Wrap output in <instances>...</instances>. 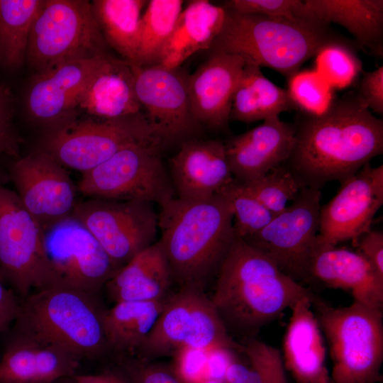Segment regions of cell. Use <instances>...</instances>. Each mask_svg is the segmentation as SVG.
<instances>
[{
  "label": "cell",
  "instance_id": "obj_1",
  "mask_svg": "<svg viewBox=\"0 0 383 383\" xmlns=\"http://www.w3.org/2000/svg\"><path fill=\"white\" fill-rule=\"evenodd\" d=\"M292 153L284 165L306 187L353 175L383 152V121L356 91L336 97L322 114L301 113Z\"/></svg>",
  "mask_w": 383,
  "mask_h": 383
},
{
  "label": "cell",
  "instance_id": "obj_2",
  "mask_svg": "<svg viewBox=\"0 0 383 383\" xmlns=\"http://www.w3.org/2000/svg\"><path fill=\"white\" fill-rule=\"evenodd\" d=\"M228 331L254 337L298 301H324L284 273L270 258L235 235L210 298Z\"/></svg>",
  "mask_w": 383,
  "mask_h": 383
},
{
  "label": "cell",
  "instance_id": "obj_3",
  "mask_svg": "<svg viewBox=\"0 0 383 383\" xmlns=\"http://www.w3.org/2000/svg\"><path fill=\"white\" fill-rule=\"evenodd\" d=\"M160 207L158 241L172 282L204 292L235 238L228 201L221 194L201 201L174 197Z\"/></svg>",
  "mask_w": 383,
  "mask_h": 383
},
{
  "label": "cell",
  "instance_id": "obj_4",
  "mask_svg": "<svg viewBox=\"0 0 383 383\" xmlns=\"http://www.w3.org/2000/svg\"><path fill=\"white\" fill-rule=\"evenodd\" d=\"M225 9L224 23L211 52L238 55L245 64L273 69L287 79L323 45L344 38L330 24L314 18H289Z\"/></svg>",
  "mask_w": 383,
  "mask_h": 383
},
{
  "label": "cell",
  "instance_id": "obj_5",
  "mask_svg": "<svg viewBox=\"0 0 383 383\" xmlns=\"http://www.w3.org/2000/svg\"><path fill=\"white\" fill-rule=\"evenodd\" d=\"M25 298L14 322L16 332L57 345L80 360L98 358L109 350L106 310L97 294L58 283Z\"/></svg>",
  "mask_w": 383,
  "mask_h": 383
},
{
  "label": "cell",
  "instance_id": "obj_6",
  "mask_svg": "<svg viewBox=\"0 0 383 383\" xmlns=\"http://www.w3.org/2000/svg\"><path fill=\"white\" fill-rule=\"evenodd\" d=\"M313 309L328 345L333 383L382 382V311L354 301L344 307L323 301Z\"/></svg>",
  "mask_w": 383,
  "mask_h": 383
},
{
  "label": "cell",
  "instance_id": "obj_7",
  "mask_svg": "<svg viewBox=\"0 0 383 383\" xmlns=\"http://www.w3.org/2000/svg\"><path fill=\"white\" fill-rule=\"evenodd\" d=\"M86 0H47L33 23L26 61L35 74L63 62L107 52Z\"/></svg>",
  "mask_w": 383,
  "mask_h": 383
},
{
  "label": "cell",
  "instance_id": "obj_8",
  "mask_svg": "<svg viewBox=\"0 0 383 383\" xmlns=\"http://www.w3.org/2000/svg\"><path fill=\"white\" fill-rule=\"evenodd\" d=\"M189 348L243 350L229 335L211 299L203 291L183 288L169 295L148 338L138 350L140 360L174 355Z\"/></svg>",
  "mask_w": 383,
  "mask_h": 383
},
{
  "label": "cell",
  "instance_id": "obj_9",
  "mask_svg": "<svg viewBox=\"0 0 383 383\" xmlns=\"http://www.w3.org/2000/svg\"><path fill=\"white\" fill-rule=\"evenodd\" d=\"M164 145L137 143L82 173L77 190L89 199L140 201L160 206L176 197L160 155Z\"/></svg>",
  "mask_w": 383,
  "mask_h": 383
},
{
  "label": "cell",
  "instance_id": "obj_10",
  "mask_svg": "<svg viewBox=\"0 0 383 383\" xmlns=\"http://www.w3.org/2000/svg\"><path fill=\"white\" fill-rule=\"evenodd\" d=\"M137 143H165L143 113L100 121L72 120L48 132L41 150L66 169L84 173Z\"/></svg>",
  "mask_w": 383,
  "mask_h": 383
},
{
  "label": "cell",
  "instance_id": "obj_11",
  "mask_svg": "<svg viewBox=\"0 0 383 383\" xmlns=\"http://www.w3.org/2000/svg\"><path fill=\"white\" fill-rule=\"evenodd\" d=\"M0 277L26 297L58 284L48 257L44 230L15 191L0 185Z\"/></svg>",
  "mask_w": 383,
  "mask_h": 383
},
{
  "label": "cell",
  "instance_id": "obj_12",
  "mask_svg": "<svg viewBox=\"0 0 383 383\" xmlns=\"http://www.w3.org/2000/svg\"><path fill=\"white\" fill-rule=\"evenodd\" d=\"M321 190L302 187L261 231L243 239L295 281L309 282V265L319 231Z\"/></svg>",
  "mask_w": 383,
  "mask_h": 383
},
{
  "label": "cell",
  "instance_id": "obj_13",
  "mask_svg": "<svg viewBox=\"0 0 383 383\" xmlns=\"http://www.w3.org/2000/svg\"><path fill=\"white\" fill-rule=\"evenodd\" d=\"M72 215L119 268L156 242L158 213L150 202L89 199L77 202Z\"/></svg>",
  "mask_w": 383,
  "mask_h": 383
},
{
  "label": "cell",
  "instance_id": "obj_14",
  "mask_svg": "<svg viewBox=\"0 0 383 383\" xmlns=\"http://www.w3.org/2000/svg\"><path fill=\"white\" fill-rule=\"evenodd\" d=\"M58 283L97 294L120 269L91 233L71 215L44 231Z\"/></svg>",
  "mask_w": 383,
  "mask_h": 383
},
{
  "label": "cell",
  "instance_id": "obj_15",
  "mask_svg": "<svg viewBox=\"0 0 383 383\" xmlns=\"http://www.w3.org/2000/svg\"><path fill=\"white\" fill-rule=\"evenodd\" d=\"M337 194L321 206L316 243L335 246L357 240L371 230L373 219L383 204V165L366 164L341 181Z\"/></svg>",
  "mask_w": 383,
  "mask_h": 383
},
{
  "label": "cell",
  "instance_id": "obj_16",
  "mask_svg": "<svg viewBox=\"0 0 383 383\" xmlns=\"http://www.w3.org/2000/svg\"><path fill=\"white\" fill-rule=\"evenodd\" d=\"M9 176L22 204L44 231L72 214L77 187L67 169L46 152L15 160Z\"/></svg>",
  "mask_w": 383,
  "mask_h": 383
},
{
  "label": "cell",
  "instance_id": "obj_17",
  "mask_svg": "<svg viewBox=\"0 0 383 383\" xmlns=\"http://www.w3.org/2000/svg\"><path fill=\"white\" fill-rule=\"evenodd\" d=\"M133 66L135 94L150 123L165 143L190 139L201 126L192 113L188 76L179 67Z\"/></svg>",
  "mask_w": 383,
  "mask_h": 383
},
{
  "label": "cell",
  "instance_id": "obj_18",
  "mask_svg": "<svg viewBox=\"0 0 383 383\" xmlns=\"http://www.w3.org/2000/svg\"><path fill=\"white\" fill-rule=\"evenodd\" d=\"M106 53L67 61L35 74L26 99L31 119L48 126V132L73 120L70 115Z\"/></svg>",
  "mask_w": 383,
  "mask_h": 383
},
{
  "label": "cell",
  "instance_id": "obj_19",
  "mask_svg": "<svg viewBox=\"0 0 383 383\" xmlns=\"http://www.w3.org/2000/svg\"><path fill=\"white\" fill-rule=\"evenodd\" d=\"M177 198L201 201L219 194L233 182L223 142L190 138L169 162Z\"/></svg>",
  "mask_w": 383,
  "mask_h": 383
},
{
  "label": "cell",
  "instance_id": "obj_20",
  "mask_svg": "<svg viewBox=\"0 0 383 383\" xmlns=\"http://www.w3.org/2000/svg\"><path fill=\"white\" fill-rule=\"evenodd\" d=\"M295 131L294 124L277 116L228 140L225 149L234 179L248 183L284 164L292 153Z\"/></svg>",
  "mask_w": 383,
  "mask_h": 383
},
{
  "label": "cell",
  "instance_id": "obj_21",
  "mask_svg": "<svg viewBox=\"0 0 383 383\" xmlns=\"http://www.w3.org/2000/svg\"><path fill=\"white\" fill-rule=\"evenodd\" d=\"M238 55L211 52L209 57L188 76L192 115L202 127L227 126L234 91L245 65Z\"/></svg>",
  "mask_w": 383,
  "mask_h": 383
},
{
  "label": "cell",
  "instance_id": "obj_22",
  "mask_svg": "<svg viewBox=\"0 0 383 383\" xmlns=\"http://www.w3.org/2000/svg\"><path fill=\"white\" fill-rule=\"evenodd\" d=\"M308 274L309 282L344 290L354 302L383 311V277L357 251L316 243Z\"/></svg>",
  "mask_w": 383,
  "mask_h": 383
},
{
  "label": "cell",
  "instance_id": "obj_23",
  "mask_svg": "<svg viewBox=\"0 0 383 383\" xmlns=\"http://www.w3.org/2000/svg\"><path fill=\"white\" fill-rule=\"evenodd\" d=\"M0 360V383H50L76 374L80 359L53 344L14 332Z\"/></svg>",
  "mask_w": 383,
  "mask_h": 383
},
{
  "label": "cell",
  "instance_id": "obj_24",
  "mask_svg": "<svg viewBox=\"0 0 383 383\" xmlns=\"http://www.w3.org/2000/svg\"><path fill=\"white\" fill-rule=\"evenodd\" d=\"M309 299L298 301L283 338L284 367L295 383H333L326 364L323 335Z\"/></svg>",
  "mask_w": 383,
  "mask_h": 383
},
{
  "label": "cell",
  "instance_id": "obj_25",
  "mask_svg": "<svg viewBox=\"0 0 383 383\" xmlns=\"http://www.w3.org/2000/svg\"><path fill=\"white\" fill-rule=\"evenodd\" d=\"M78 106L101 119L142 113L135 90L133 65L106 53L91 78Z\"/></svg>",
  "mask_w": 383,
  "mask_h": 383
},
{
  "label": "cell",
  "instance_id": "obj_26",
  "mask_svg": "<svg viewBox=\"0 0 383 383\" xmlns=\"http://www.w3.org/2000/svg\"><path fill=\"white\" fill-rule=\"evenodd\" d=\"M172 282L157 240L134 256L106 284L108 294L118 301H155L166 299Z\"/></svg>",
  "mask_w": 383,
  "mask_h": 383
},
{
  "label": "cell",
  "instance_id": "obj_27",
  "mask_svg": "<svg viewBox=\"0 0 383 383\" xmlns=\"http://www.w3.org/2000/svg\"><path fill=\"white\" fill-rule=\"evenodd\" d=\"M226 9L207 0H193L183 8L159 62L174 69L200 50H209L221 32Z\"/></svg>",
  "mask_w": 383,
  "mask_h": 383
},
{
  "label": "cell",
  "instance_id": "obj_28",
  "mask_svg": "<svg viewBox=\"0 0 383 383\" xmlns=\"http://www.w3.org/2000/svg\"><path fill=\"white\" fill-rule=\"evenodd\" d=\"M309 15L344 27L357 46L383 55L382 0H304Z\"/></svg>",
  "mask_w": 383,
  "mask_h": 383
},
{
  "label": "cell",
  "instance_id": "obj_29",
  "mask_svg": "<svg viewBox=\"0 0 383 383\" xmlns=\"http://www.w3.org/2000/svg\"><path fill=\"white\" fill-rule=\"evenodd\" d=\"M294 109L286 89L269 80L260 67L245 64L234 91L230 121L250 123Z\"/></svg>",
  "mask_w": 383,
  "mask_h": 383
},
{
  "label": "cell",
  "instance_id": "obj_30",
  "mask_svg": "<svg viewBox=\"0 0 383 383\" xmlns=\"http://www.w3.org/2000/svg\"><path fill=\"white\" fill-rule=\"evenodd\" d=\"M167 297L155 301H118L106 310L104 331L109 350L137 353L155 326Z\"/></svg>",
  "mask_w": 383,
  "mask_h": 383
},
{
  "label": "cell",
  "instance_id": "obj_31",
  "mask_svg": "<svg viewBox=\"0 0 383 383\" xmlns=\"http://www.w3.org/2000/svg\"><path fill=\"white\" fill-rule=\"evenodd\" d=\"M145 0H95L93 13L108 45L135 65Z\"/></svg>",
  "mask_w": 383,
  "mask_h": 383
},
{
  "label": "cell",
  "instance_id": "obj_32",
  "mask_svg": "<svg viewBox=\"0 0 383 383\" xmlns=\"http://www.w3.org/2000/svg\"><path fill=\"white\" fill-rule=\"evenodd\" d=\"M43 1H0V63L14 69L26 61L31 27Z\"/></svg>",
  "mask_w": 383,
  "mask_h": 383
},
{
  "label": "cell",
  "instance_id": "obj_33",
  "mask_svg": "<svg viewBox=\"0 0 383 383\" xmlns=\"http://www.w3.org/2000/svg\"><path fill=\"white\" fill-rule=\"evenodd\" d=\"M182 0L148 1L141 18L136 62L138 67L159 64L183 9Z\"/></svg>",
  "mask_w": 383,
  "mask_h": 383
},
{
  "label": "cell",
  "instance_id": "obj_34",
  "mask_svg": "<svg viewBox=\"0 0 383 383\" xmlns=\"http://www.w3.org/2000/svg\"><path fill=\"white\" fill-rule=\"evenodd\" d=\"M357 47L344 38L326 43L315 55V71L334 90L351 86L362 72Z\"/></svg>",
  "mask_w": 383,
  "mask_h": 383
},
{
  "label": "cell",
  "instance_id": "obj_35",
  "mask_svg": "<svg viewBox=\"0 0 383 383\" xmlns=\"http://www.w3.org/2000/svg\"><path fill=\"white\" fill-rule=\"evenodd\" d=\"M228 201L235 235L245 238L261 231L275 216L240 182H233L220 193Z\"/></svg>",
  "mask_w": 383,
  "mask_h": 383
},
{
  "label": "cell",
  "instance_id": "obj_36",
  "mask_svg": "<svg viewBox=\"0 0 383 383\" xmlns=\"http://www.w3.org/2000/svg\"><path fill=\"white\" fill-rule=\"evenodd\" d=\"M286 90L296 110L310 116L323 113L336 98L335 90L315 70H299L293 74L288 78Z\"/></svg>",
  "mask_w": 383,
  "mask_h": 383
},
{
  "label": "cell",
  "instance_id": "obj_37",
  "mask_svg": "<svg viewBox=\"0 0 383 383\" xmlns=\"http://www.w3.org/2000/svg\"><path fill=\"white\" fill-rule=\"evenodd\" d=\"M242 184L275 216L282 211L304 187L284 164L255 181Z\"/></svg>",
  "mask_w": 383,
  "mask_h": 383
},
{
  "label": "cell",
  "instance_id": "obj_38",
  "mask_svg": "<svg viewBox=\"0 0 383 383\" xmlns=\"http://www.w3.org/2000/svg\"><path fill=\"white\" fill-rule=\"evenodd\" d=\"M243 353L260 372L264 383H288L282 354L277 348L249 337L243 344Z\"/></svg>",
  "mask_w": 383,
  "mask_h": 383
},
{
  "label": "cell",
  "instance_id": "obj_39",
  "mask_svg": "<svg viewBox=\"0 0 383 383\" xmlns=\"http://www.w3.org/2000/svg\"><path fill=\"white\" fill-rule=\"evenodd\" d=\"M225 9L240 13H257L284 18H310L300 0H231Z\"/></svg>",
  "mask_w": 383,
  "mask_h": 383
},
{
  "label": "cell",
  "instance_id": "obj_40",
  "mask_svg": "<svg viewBox=\"0 0 383 383\" xmlns=\"http://www.w3.org/2000/svg\"><path fill=\"white\" fill-rule=\"evenodd\" d=\"M131 383H184L172 367L139 360L125 366Z\"/></svg>",
  "mask_w": 383,
  "mask_h": 383
},
{
  "label": "cell",
  "instance_id": "obj_41",
  "mask_svg": "<svg viewBox=\"0 0 383 383\" xmlns=\"http://www.w3.org/2000/svg\"><path fill=\"white\" fill-rule=\"evenodd\" d=\"M172 369L184 383L196 382L206 377L207 352L185 348L174 355Z\"/></svg>",
  "mask_w": 383,
  "mask_h": 383
},
{
  "label": "cell",
  "instance_id": "obj_42",
  "mask_svg": "<svg viewBox=\"0 0 383 383\" xmlns=\"http://www.w3.org/2000/svg\"><path fill=\"white\" fill-rule=\"evenodd\" d=\"M356 91L366 106L378 115L383 114V66L363 72Z\"/></svg>",
  "mask_w": 383,
  "mask_h": 383
},
{
  "label": "cell",
  "instance_id": "obj_43",
  "mask_svg": "<svg viewBox=\"0 0 383 383\" xmlns=\"http://www.w3.org/2000/svg\"><path fill=\"white\" fill-rule=\"evenodd\" d=\"M355 246L376 272L383 277V233L370 230L357 240Z\"/></svg>",
  "mask_w": 383,
  "mask_h": 383
},
{
  "label": "cell",
  "instance_id": "obj_44",
  "mask_svg": "<svg viewBox=\"0 0 383 383\" xmlns=\"http://www.w3.org/2000/svg\"><path fill=\"white\" fill-rule=\"evenodd\" d=\"M20 139L12 126L11 121L0 118V185L9 181L8 171L2 166V160L19 157Z\"/></svg>",
  "mask_w": 383,
  "mask_h": 383
},
{
  "label": "cell",
  "instance_id": "obj_45",
  "mask_svg": "<svg viewBox=\"0 0 383 383\" xmlns=\"http://www.w3.org/2000/svg\"><path fill=\"white\" fill-rule=\"evenodd\" d=\"M20 308L21 304L13 291L6 287L0 277V333L16 321Z\"/></svg>",
  "mask_w": 383,
  "mask_h": 383
},
{
  "label": "cell",
  "instance_id": "obj_46",
  "mask_svg": "<svg viewBox=\"0 0 383 383\" xmlns=\"http://www.w3.org/2000/svg\"><path fill=\"white\" fill-rule=\"evenodd\" d=\"M76 383H131L126 376L108 372L100 374H74Z\"/></svg>",
  "mask_w": 383,
  "mask_h": 383
},
{
  "label": "cell",
  "instance_id": "obj_47",
  "mask_svg": "<svg viewBox=\"0 0 383 383\" xmlns=\"http://www.w3.org/2000/svg\"><path fill=\"white\" fill-rule=\"evenodd\" d=\"M0 118L11 121L10 111H9V105L7 98L0 86Z\"/></svg>",
  "mask_w": 383,
  "mask_h": 383
},
{
  "label": "cell",
  "instance_id": "obj_48",
  "mask_svg": "<svg viewBox=\"0 0 383 383\" xmlns=\"http://www.w3.org/2000/svg\"><path fill=\"white\" fill-rule=\"evenodd\" d=\"M250 364V363H249ZM247 377L240 383H264L262 377L260 372L252 365Z\"/></svg>",
  "mask_w": 383,
  "mask_h": 383
},
{
  "label": "cell",
  "instance_id": "obj_49",
  "mask_svg": "<svg viewBox=\"0 0 383 383\" xmlns=\"http://www.w3.org/2000/svg\"><path fill=\"white\" fill-rule=\"evenodd\" d=\"M50 383H76L74 376L57 379Z\"/></svg>",
  "mask_w": 383,
  "mask_h": 383
},
{
  "label": "cell",
  "instance_id": "obj_50",
  "mask_svg": "<svg viewBox=\"0 0 383 383\" xmlns=\"http://www.w3.org/2000/svg\"><path fill=\"white\" fill-rule=\"evenodd\" d=\"M222 382L211 379V378H203L201 379L196 382H191V383H221Z\"/></svg>",
  "mask_w": 383,
  "mask_h": 383
}]
</instances>
